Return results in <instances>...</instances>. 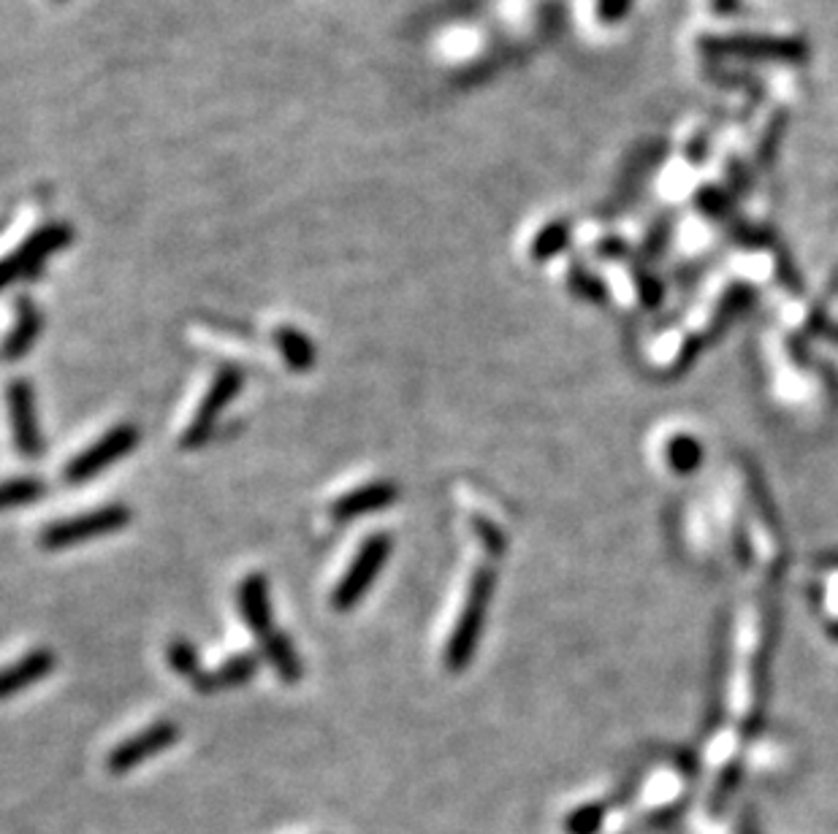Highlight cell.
Instances as JSON below:
<instances>
[{"label": "cell", "mask_w": 838, "mask_h": 834, "mask_svg": "<svg viewBox=\"0 0 838 834\" xmlns=\"http://www.w3.org/2000/svg\"><path fill=\"white\" fill-rule=\"evenodd\" d=\"M492 588H494L492 567H477L470 580V588H467V601L464 607H461V618L446 647V667L451 669V672H461V669L470 664L472 653H475L477 640H481L483 621H486Z\"/></svg>", "instance_id": "obj_1"}, {"label": "cell", "mask_w": 838, "mask_h": 834, "mask_svg": "<svg viewBox=\"0 0 838 834\" xmlns=\"http://www.w3.org/2000/svg\"><path fill=\"white\" fill-rule=\"evenodd\" d=\"M708 58H744L765 63H806L809 47L801 38L784 36H706L697 41Z\"/></svg>", "instance_id": "obj_2"}, {"label": "cell", "mask_w": 838, "mask_h": 834, "mask_svg": "<svg viewBox=\"0 0 838 834\" xmlns=\"http://www.w3.org/2000/svg\"><path fill=\"white\" fill-rule=\"evenodd\" d=\"M133 512L126 504H109L101 510L84 512V515L66 517V521L49 523L38 537V545L47 550H63L71 545L87 543V539L106 537V534H117L131 523Z\"/></svg>", "instance_id": "obj_3"}, {"label": "cell", "mask_w": 838, "mask_h": 834, "mask_svg": "<svg viewBox=\"0 0 838 834\" xmlns=\"http://www.w3.org/2000/svg\"><path fill=\"white\" fill-rule=\"evenodd\" d=\"M71 239H74V230H71L69 223H49L44 228L33 230L22 241L20 250H14L0 261V293L9 285H14V282L33 277L55 252L66 250Z\"/></svg>", "instance_id": "obj_4"}, {"label": "cell", "mask_w": 838, "mask_h": 834, "mask_svg": "<svg viewBox=\"0 0 838 834\" xmlns=\"http://www.w3.org/2000/svg\"><path fill=\"white\" fill-rule=\"evenodd\" d=\"M241 385H245V371H241L239 366H223V369L215 374V380H212L206 396L201 398L190 426L182 431L179 448L182 450L204 448V444L210 442L212 431H215L217 420H221L223 409L234 402L236 393L241 391Z\"/></svg>", "instance_id": "obj_5"}, {"label": "cell", "mask_w": 838, "mask_h": 834, "mask_svg": "<svg viewBox=\"0 0 838 834\" xmlns=\"http://www.w3.org/2000/svg\"><path fill=\"white\" fill-rule=\"evenodd\" d=\"M391 545L393 543L388 534H373L369 539H364L356 558H353V563L347 567V572L342 574L340 583H337L334 594H331V605H334V610L345 612L364 599L369 585H373L375 577L380 574L382 563H386L388 556H391Z\"/></svg>", "instance_id": "obj_6"}, {"label": "cell", "mask_w": 838, "mask_h": 834, "mask_svg": "<svg viewBox=\"0 0 838 834\" xmlns=\"http://www.w3.org/2000/svg\"><path fill=\"white\" fill-rule=\"evenodd\" d=\"M137 444H139V428L137 426H131V422H122V426L111 428V431L104 433V437H101L98 442L93 444V448H87L84 453H79L76 458H71V464L66 466V472H63L66 482L76 486V482L90 480V477H95L98 472L109 469V466L115 464V461H120L122 455L131 453Z\"/></svg>", "instance_id": "obj_7"}, {"label": "cell", "mask_w": 838, "mask_h": 834, "mask_svg": "<svg viewBox=\"0 0 838 834\" xmlns=\"http://www.w3.org/2000/svg\"><path fill=\"white\" fill-rule=\"evenodd\" d=\"M179 735H182V731H179V726L174 724V720H157V724L147 726V729H142L139 735L122 740L120 746L106 756V770H109L111 775H126V772L137 770V766L147 762V759L168 751V748L179 740Z\"/></svg>", "instance_id": "obj_8"}, {"label": "cell", "mask_w": 838, "mask_h": 834, "mask_svg": "<svg viewBox=\"0 0 838 834\" xmlns=\"http://www.w3.org/2000/svg\"><path fill=\"white\" fill-rule=\"evenodd\" d=\"M9 420L11 433H14V448L25 458H36L44 453V437L36 420V393L27 380H11L9 391Z\"/></svg>", "instance_id": "obj_9"}, {"label": "cell", "mask_w": 838, "mask_h": 834, "mask_svg": "<svg viewBox=\"0 0 838 834\" xmlns=\"http://www.w3.org/2000/svg\"><path fill=\"white\" fill-rule=\"evenodd\" d=\"M397 499H399V486L393 480L369 482V486H362L351 490V493L340 496V499L331 504V517L342 523V521H353V517L373 515V512H380L386 510V507H391Z\"/></svg>", "instance_id": "obj_10"}, {"label": "cell", "mask_w": 838, "mask_h": 834, "mask_svg": "<svg viewBox=\"0 0 838 834\" xmlns=\"http://www.w3.org/2000/svg\"><path fill=\"white\" fill-rule=\"evenodd\" d=\"M55 664H58V658H55L49 647H36V651L25 653L20 662L0 669V699H9L20 694V691L31 689L33 683H38V680H44L52 672Z\"/></svg>", "instance_id": "obj_11"}, {"label": "cell", "mask_w": 838, "mask_h": 834, "mask_svg": "<svg viewBox=\"0 0 838 834\" xmlns=\"http://www.w3.org/2000/svg\"><path fill=\"white\" fill-rule=\"evenodd\" d=\"M239 610L245 623L250 626L252 634L261 640L267 636L269 631L274 629L272 626V601H269V583L263 574H250L245 577V583L239 585Z\"/></svg>", "instance_id": "obj_12"}, {"label": "cell", "mask_w": 838, "mask_h": 834, "mask_svg": "<svg viewBox=\"0 0 838 834\" xmlns=\"http://www.w3.org/2000/svg\"><path fill=\"white\" fill-rule=\"evenodd\" d=\"M258 664L261 662L252 653H239V656H231L226 664H221V669H215V672H201L190 686L201 691V694H217V691L236 689V686L250 683L252 675L258 672Z\"/></svg>", "instance_id": "obj_13"}, {"label": "cell", "mask_w": 838, "mask_h": 834, "mask_svg": "<svg viewBox=\"0 0 838 834\" xmlns=\"http://www.w3.org/2000/svg\"><path fill=\"white\" fill-rule=\"evenodd\" d=\"M42 329H44V318H42V312L36 309V303H33L31 298H20V301H16L14 329H11V334L5 336L3 347H0L3 358L5 360H20L22 355L27 353V349L36 345Z\"/></svg>", "instance_id": "obj_14"}, {"label": "cell", "mask_w": 838, "mask_h": 834, "mask_svg": "<svg viewBox=\"0 0 838 834\" xmlns=\"http://www.w3.org/2000/svg\"><path fill=\"white\" fill-rule=\"evenodd\" d=\"M261 651L263 658L274 667V672L285 680L288 686L299 683L302 675H305V667H302V658L296 653V647L291 645V640L285 636V631L272 629L267 636H261Z\"/></svg>", "instance_id": "obj_15"}, {"label": "cell", "mask_w": 838, "mask_h": 834, "mask_svg": "<svg viewBox=\"0 0 838 834\" xmlns=\"http://www.w3.org/2000/svg\"><path fill=\"white\" fill-rule=\"evenodd\" d=\"M274 345H278L280 355L288 364V369L294 371H309L315 366V345L307 339L305 331L294 329V325H280L272 334Z\"/></svg>", "instance_id": "obj_16"}, {"label": "cell", "mask_w": 838, "mask_h": 834, "mask_svg": "<svg viewBox=\"0 0 838 834\" xmlns=\"http://www.w3.org/2000/svg\"><path fill=\"white\" fill-rule=\"evenodd\" d=\"M44 493H47V482L38 477H14V480L0 482V512L33 504Z\"/></svg>", "instance_id": "obj_17"}, {"label": "cell", "mask_w": 838, "mask_h": 834, "mask_svg": "<svg viewBox=\"0 0 838 834\" xmlns=\"http://www.w3.org/2000/svg\"><path fill=\"white\" fill-rule=\"evenodd\" d=\"M787 122H790V117H787V111H776L774 117H770V122L765 126L763 131V139L757 141V166L765 168H774L776 157H779V150L781 144H784V133H787Z\"/></svg>", "instance_id": "obj_18"}, {"label": "cell", "mask_w": 838, "mask_h": 834, "mask_svg": "<svg viewBox=\"0 0 838 834\" xmlns=\"http://www.w3.org/2000/svg\"><path fill=\"white\" fill-rule=\"evenodd\" d=\"M567 239H570V225L567 223L545 225L532 241V258L534 261H545V258L556 255V252L565 250Z\"/></svg>", "instance_id": "obj_19"}, {"label": "cell", "mask_w": 838, "mask_h": 834, "mask_svg": "<svg viewBox=\"0 0 838 834\" xmlns=\"http://www.w3.org/2000/svg\"><path fill=\"white\" fill-rule=\"evenodd\" d=\"M166 656H168V664L174 667V672H179L182 678H188L190 683H193V680L199 678L201 672H204V669H201V664H199V653H196V647L190 645L188 640H174L172 645H168Z\"/></svg>", "instance_id": "obj_20"}, {"label": "cell", "mask_w": 838, "mask_h": 834, "mask_svg": "<svg viewBox=\"0 0 838 834\" xmlns=\"http://www.w3.org/2000/svg\"><path fill=\"white\" fill-rule=\"evenodd\" d=\"M695 204L703 208L711 219H719V223L728 225L733 219V199H730L724 190L719 188H703L697 190Z\"/></svg>", "instance_id": "obj_21"}, {"label": "cell", "mask_w": 838, "mask_h": 834, "mask_svg": "<svg viewBox=\"0 0 838 834\" xmlns=\"http://www.w3.org/2000/svg\"><path fill=\"white\" fill-rule=\"evenodd\" d=\"M728 182H730V188H733L735 195H744L752 190V174H750V168H746L744 163L739 160V157H730Z\"/></svg>", "instance_id": "obj_22"}, {"label": "cell", "mask_w": 838, "mask_h": 834, "mask_svg": "<svg viewBox=\"0 0 838 834\" xmlns=\"http://www.w3.org/2000/svg\"><path fill=\"white\" fill-rule=\"evenodd\" d=\"M671 234H673V219L662 217L660 223L651 228V234L646 236V252H649V255H660L662 247H665V241L671 239Z\"/></svg>", "instance_id": "obj_23"}, {"label": "cell", "mask_w": 838, "mask_h": 834, "mask_svg": "<svg viewBox=\"0 0 838 834\" xmlns=\"http://www.w3.org/2000/svg\"><path fill=\"white\" fill-rule=\"evenodd\" d=\"M629 11V0H598V14L603 22H618Z\"/></svg>", "instance_id": "obj_24"}, {"label": "cell", "mask_w": 838, "mask_h": 834, "mask_svg": "<svg viewBox=\"0 0 838 834\" xmlns=\"http://www.w3.org/2000/svg\"><path fill=\"white\" fill-rule=\"evenodd\" d=\"M706 155H708V139L706 136L692 139L689 150H686V157H689V163L700 166V163H706Z\"/></svg>", "instance_id": "obj_25"}, {"label": "cell", "mask_w": 838, "mask_h": 834, "mask_svg": "<svg viewBox=\"0 0 838 834\" xmlns=\"http://www.w3.org/2000/svg\"><path fill=\"white\" fill-rule=\"evenodd\" d=\"M711 9L719 16H733L741 11V0H711Z\"/></svg>", "instance_id": "obj_26"}]
</instances>
